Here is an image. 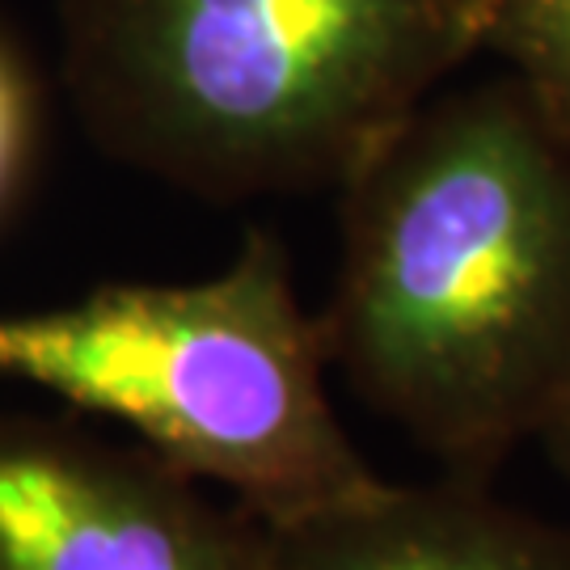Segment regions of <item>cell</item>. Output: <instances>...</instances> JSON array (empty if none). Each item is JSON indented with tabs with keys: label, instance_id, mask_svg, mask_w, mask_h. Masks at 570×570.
I'll return each instance as SVG.
<instances>
[{
	"label": "cell",
	"instance_id": "cell-1",
	"mask_svg": "<svg viewBox=\"0 0 570 570\" xmlns=\"http://www.w3.org/2000/svg\"><path fill=\"white\" fill-rule=\"evenodd\" d=\"M338 190L330 364L482 478L546 431L570 381V140L499 77L428 98Z\"/></svg>",
	"mask_w": 570,
	"mask_h": 570
},
{
	"label": "cell",
	"instance_id": "cell-2",
	"mask_svg": "<svg viewBox=\"0 0 570 570\" xmlns=\"http://www.w3.org/2000/svg\"><path fill=\"white\" fill-rule=\"evenodd\" d=\"M487 0H63L110 157L216 204L343 186L482 51Z\"/></svg>",
	"mask_w": 570,
	"mask_h": 570
},
{
	"label": "cell",
	"instance_id": "cell-3",
	"mask_svg": "<svg viewBox=\"0 0 570 570\" xmlns=\"http://www.w3.org/2000/svg\"><path fill=\"white\" fill-rule=\"evenodd\" d=\"M326 367L322 322L266 233L195 284H106L68 305L0 313L4 381L119 423L263 524L385 482L334 414Z\"/></svg>",
	"mask_w": 570,
	"mask_h": 570
},
{
	"label": "cell",
	"instance_id": "cell-4",
	"mask_svg": "<svg viewBox=\"0 0 570 570\" xmlns=\"http://www.w3.org/2000/svg\"><path fill=\"white\" fill-rule=\"evenodd\" d=\"M0 570H258V520L148 449L0 414Z\"/></svg>",
	"mask_w": 570,
	"mask_h": 570
},
{
	"label": "cell",
	"instance_id": "cell-5",
	"mask_svg": "<svg viewBox=\"0 0 570 570\" xmlns=\"http://www.w3.org/2000/svg\"><path fill=\"white\" fill-rule=\"evenodd\" d=\"M258 570H570V532L508 508L482 478L381 482L338 508L258 520Z\"/></svg>",
	"mask_w": 570,
	"mask_h": 570
},
{
	"label": "cell",
	"instance_id": "cell-6",
	"mask_svg": "<svg viewBox=\"0 0 570 570\" xmlns=\"http://www.w3.org/2000/svg\"><path fill=\"white\" fill-rule=\"evenodd\" d=\"M482 51L508 63L511 81L570 140V0H487Z\"/></svg>",
	"mask_w": 570,
	"mask_h": 570
},
{
	"label": "cell",
	"instance_id": "cell-7",
	"mask_svg": "<svg viewBox=\"0 0 570 570\" xmlns=\"http://www.w3.org/2000/svg\"><path fill=\"white\" fill-rule=\"evenodd\" d=\"M39 136V94L21 56L0 39V212L13 204L35 157Z\"/></svg>",
	"mask_w": 570,
	"mask_h": 570
},
{
	"label": "cell",
	"instance_id": "cell-8",
	"mask_svg": "<svg viewBox=\"0 0 570 570\" xmlns=\"http://www.w3.org/2000/svg\"><path fill=\"white\" fill-rule=\"evenodd\" d=\"M541 435H550L553 449L570 461V381H567V389H562V397H558V406H553L550 423H546V431H541Z\"/></svg>",
	"mask_w": 570,
	"mask_h": 570
}]
</instances>
